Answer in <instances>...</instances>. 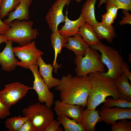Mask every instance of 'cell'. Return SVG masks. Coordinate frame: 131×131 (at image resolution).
I'll list each match as a JSON object with an SVG mask.
<instances>
[{"mask_svg": "<svg viewBox=\"0 0 131 131\" xmlns=\"http://www.w3.org/2000/svg\"><path fill=\"white\" fill-rule=\"evenodd\" d=\"M90 88L88 75L73 77L69 74L62 77L55 89L60 92L61 101L84 108L87 105Z\"/></svg>", "mask_w": 131, "mask_h": 131, "instance_id": "obj_1", "label": "cell"}, {"mask_svg": "<svg viewBox=\"0 0 131 131\" xmlns=\"http://www.w3.org/2000/svg\"><path fill=\"white\" fill-rule=\"evenodd\" d=\"M88 74L90 88L86 106L88 109H95L108 96H112L114 99L121 98L114 80L102 76L99 72Z\"/></svg>", "mask_w": 131, "mask_h": 131, "instance_id": "obj_2", "label": "cell"}, {"mask_svg": "<svg viewBox=\"0 0 131 131\" xmlns=\"http://www.w3.org/2000/svg\"><path fill=\"white\" fill-rule=\"evenodd\" d=\"M90 47L100 52V61L108 69L107 72H99L100 75L114 80L122 74L121 67L123 58L115 49L101 42Z\"/></svg>", "mask_w": 131, "mask_h": 131, "instance_id": "obj_3", "label": "cell"}, {"mask_svg": "<svg viewBox=\"0 0 131 131\" xmlns=\"http://www.w3.org/2000/svg\"><path fill=\"white\" fill-rule=\"evenodd\" d=\"M33 25L31 21L16 19L9 25L10 28L2 35L8 41L17 43L21 46L24 45L36 38L39 34L37 29L32 28Z\"/></svg>", "mask_w": 131, "mask_h": 131, "instance_id": "obj_4", "label": "cell"}, {"mask_svg": "<svg viewBox=\"0 0 131 131\" xmlns=\"http://www.w3.org/2000/svg\"><path fill=\"white\" fill-rule=\"evenodd\" d=\"M97 51L89 47L84 56H76L75 71L77 76H83L91 73L105 72L104 65L100 61V55Z\"/></svg>", "mask_w": 131, "mask_h": 131, "instance_id": "obj_5", "label": "cell"}, {"mask_svg": "<svg viewBox=\"0 0 131 131\" xmlns=\"http://www.w3.org/2000/svg\"><path fill=\"white\" fill-rule=\"evenodd\" d=\"M22 111L24 116L28 117L32 122L35 131H45L48 124L54 119L51 108L40 103L30 105Z\"/></svg>", "mask_w": 131, "mask_h": 131, "instance_id": "obj_6", "label": "cell"}, {"mask_svg": "<svg viewBox=\"0 0 131 131\" xmlns=\"http://www.w3.org/2000/svg\"><path fill=\"white\" fill-rule=\"evenodd\" d=\"M32 89V87L18 82L7 84L0 91V101L4 105L10 108L22 99L29 90Z\"/></svg>", "mask_w": 131, "mask_h": 131, "instance_id": "obj_7", "label": "cell"}, {"mask_svg": "<svg viewBox=\"0 0 131 131\" xmlns=\"http://www.w3.org/2000/svg\"><path fill=\"white\" fill-rule=\"evenodd\" d=\"M13 49L15 55L21 60L17 66L24 68L37 65L38 57L44 54L42 51L37 49L34 41L23 46L14 47Z\"/></svg>", "mask_w": 131, "mask_h": 131, "instance_id": "obj_8", "label": "cell"}, {"mask_svg": "<svg viewBox=\"0 0 131 131\" xmlns=\"http://www.w3.org/2000/svg\"><path fill=\"white\" fill-rule=\"evenodd\" d=\"M38 67V65L30 66L28 67L32 71L34 77L33 89L37 93L39 102L44 103L46 106L51 108L54 103V95L49 90L44 82L39 72Z\"/></svg>", "mask_w": 131, "mask_h": 131, "instance_id": "obj_9", "label": "cell"}, {"mask_svg": "<svg viewBox=\"0 0 131 131\" xmlns=\"http://www.w3.org/2000/svg\"><path fill=\"white\" fill-rule=\"evenodd\" d=\"M71 0H56L53 4L45 16V19L52 32L57 30L58 25L65 22L66 16L63 13L65 6Z\"/></svg>", "mask_w": 131, "mask_h": 131, "instance_id": "obj_10", "label": "cell"}, {"mask_svg": "<svg viewBox=\"0 0 131 131\" xmlns=\"http://www.w3.org/2000/svg\"><path fill=\"white\" fill-rule=\"evenodd\" d=\"M115 107L108 108L102 106L99 112L98 122L104 121L110 125L114 124L118 120L131 119V108Z\"/></svg>", "mask_w": 131, "mask_h": 131, "instance_id": "obj_11", "label": "cell"}, {"mask_svg": "<svg viewBox=\"0 0 131 131\" xmlns=\"http://www.w3.org/2000/svg\"><path fill=\"white\" fill-rule=\"evenodd\" d=\"M54 105V109L57 116L66 115L81 124L84 107L79 105L69 104L59 100L55 101Z\"/></svg>", "mask_w": 131, "mask_h": 131, "instance_id": "obj_12", "label": "cell"}, {"mask_svg": "<svg viewBox=\"0 0 131 131\" xmlns=\"http://www.w3.org/2000/svg\"><path fill=\"white\" fill-rule=\"evenodd\" d=\"M12 42L11 41H8L6 42L5 48L0 52V64L2 70L8 72L14 69L19 61L15 57L12 47Z\"/></svg>", "mask_w": 131, "mask_h": 131, "instance_id": "obj_13", "label": "cell"}, {"mask_svg": "<svg viewBox=\"0 0 131 131\" xmlns=\"http://www.w3.org/2000/svg\"><path fill=\"white\" fill-rule=\"evenodd\" d=\"M37 63L39 68V72L49 88L57 86L60 83V80L53 77L52 73L53 67L51 64L46 63L41 56L38 57Z\"/></svg>", "mask_w": 131, "mask_h": 131, "instance_id": "obj_14", "label": "cell"}, {"mask_svg": "<svg viewBox=\"0 0 131 131\" xmlns=\"http://www.w3.org/2000/svg\"><path fill=\"white\" fill-rule=\"evenodd\" d=\"M67 15V10L65 24L59 30V33L61 35L66 37L79 34L80 27L86 22L84 17L81 13L78 19L74 21L69 19Z\"/></svg>", "mask_w": 131, "mask_h": 131, "instance_id": "obj_15", "label": "cell"}, {"mask_svg": "<svg viewBox=\"0 0 131 131\" xmlns=\"http://www.w3.org/2000/svg\"><path fill=\"white\" fill-rule=\"evenodd\" d=\"M32 1V0H21L15 10L8 15V18L4 21V22L9 25L16 19L20 21L28 20L29 17V8Z\"/></svg>", "mask_w": 131, "mask_h": 131, "instance_id": "obj_16", "label": "cell"}, {"mask_svg": "<svg viewBox=\"0 0 131 131\" xmlns=\"http://www.w3.org/2000/svg\"><path fill=\"white\" fill-rule=\"evenodd\" d=\"M50 40L51 46L55 51L54 58L52 66L54 68V72L56 73L57 69L61 66L57 63V56L60 54L62 48L65 47L67 41V37L61 35L58 30L52 32Z\"/></svg>", "mask_w": 131, "mask_h": 131, "instance_id": "obj_17", "label": "cell"}, {"mask_svg": "<svg viewBox=\"0 0 131 131\" xmlns=\"http://www.w3.org/2000/svg\"><path fill=\"white\" fill-rule=\"evenodd\" d=\"M73 36L67 37V41L65 47L73 52L76 56H84L87 49L90 47L80 34Z\"/></svg>", "mask_w": 131, "mask_h": 131, "instance_id": "obj_18", "label": "cell"}, {"mask_svg": "<svg viewBox=\"0 0 131 131\" xmlns=\"http://www.w3.org/2000/svg\"><path fill=\"white\" fill-rule=\"evenodd\" d=\"M99 111L95 109H83L81 124L86 131H95L96 125L99 119Z\"/></svg>", "mask_w": 131, "mask_h": 131, "instance_id": "obj_19", "label": "cell"}, {"mask_svg": "<svg viewBox=\"0 0 131 131\" xmlns=\"http://www.w3.org/2000/svg\"><path fill=\"white\" fill-rule=\"evenodd\" d=\"M92 26L99 39H105L108 42L112 43L114 39L116 36L115 28L112 25L106 26L102 22H97Z\"/></svg>", "mask_w": 131, "mask_h": 131, "instance_id": "obj_20", "label": "cell"}, {"mask_svg": "<svg viewBox=\"0 0 131 131\" xmlns=\"http://www.w3.org/2000/svg\"><path fill=\"white\" fill-rule=\"evenodd\" d=\"M79 34L90 47L101 42L93 26L86 22L80 27Z\"/></svg>", "mask_w": 131, "mask_h": 131, "instance_id": "obj_21", "label": "cell"}, {"mask_svg": "<svg viewBox=\"0 0 131 131\" xmlns=\"http://www.w3.org/2000/svg\"><path fill=\"white\" fill-rule=\"evenodd\" d=\"M129 80L122 73L114 81L120 92L121 98L131 102V86Z\"/></svg>", "mask_w": 131, "mask_h": 131, "instance_id": "obj_22", "label": "cell"}, {"mask_svg": "<svg viewBox=\"0 0 131 131\" xmlns=\"http://www.w3.org/2000/svg\"><path fill=\"white\" fill-rule=\"evenodd\" d=\"M98 0H86L83 5L81 13L83 16L86 23L93 26L98 22L95 14V6Z\"/></svg>", "mask_w": 131, "mask_h": 131, "instance_id": "obj_23", "label": "cell"}, {"mask_svg": "<svg viewBox=\"0 0 131 131\" xmlns=\"http://www.w3.org/2000/svg\"><path fill=\"white\" fill-rule=\"evenodd\" d=\"M57 119L63 125L65 131H86L81 124L66 115H57Z\"/></svg>", "mask_w": 131, "mask_h": 131, "instance_id": "obj_24", "label": "cell"}, {"mask_svg": "<svg viewBox=\"0 0 131 131\" xmlns=\"http://www.w3.org/2000/svg\"><path fill=\"white\" fill-rule=\"evenodd\" d=\"M29 119L28 117L20 115L8 118L5 122L6 128L9 131H19L23 124Z\"/></svg>", "mask_w": 131, "mask_h": 131, "instance_id": "obj_25", "label": "cell"}, {"mask_svg": "<svg viewBox=\"0 0 131 131\" xmlns=\"http://www.w3.org/2000/svg\"><path fill=\"white\" fill-rule=\"evenodd\" d=\"M21 0H2L0 8V16L4 18L12 12L20 3Z\"/></svg>", "mask_w": 131, "mask_h": 131, "instance_id": "obj_26", "label": "cell"}, {"mask_svg": "<svg viewBox=\"0 0 131 131\" xmlns=\"http://www.w3.org/2000/svg\"><path fill=\"white\" fill-rule=\"evenodd\" d=\"M103 103L104 106L108 108H111L114 106L123 108H131V102L122 98L116 99L110 98H106L105 101Z\"/></svg>", "mask_w": 131, "mask_h": 131, "instance_id": "obj_27", "label": "cell"}, {"mask_svg": "<svg viewBox=\"0 0 131 131\" xmlns=\"http://www.w3.org/2000/svg\"><path fill=\"white\" fill-rule=\"evenodd\" d=\"M106 7H115L118 9L131 11V0H106Z\"/></svg>", "mask_w": 131, "mask_h": 131, "instance_id": "obj_28", "label": "cell"}, {"mask_svg": "<svg viewBox=\"0 0 131 131\" xmlns=\"http://www.w3.org/2000/svg\"><path fill=\"white\" fill-rule=\"evenodd\" d=\"M117 123L112 124V131H131V122L126 119L120 120Z\"/></svg>", "mask_w": 131, "mask_h": 131, "instance_id": "obj_29", "label": "cell"}, {"mask_svg": "<svg viewBox=\"0 0 131 131\" xmlns=\"http://www.w3.org/2000/svg\"><path fill=\"white\" fill-rule=\"evenodd\" d=\"M102 23L105 26H111L115 18L109 12L107 11L102 16Z\"/></svg>", "mask_w": 131, "mask_h": 131, "instance_id": "obj_30", "label": "cell"}, {"mask_svg": "<svg viewBox=\"0 0 131 131\" xmlns=\"http://www.w3.org/2000/svg\"><path fill=\"white\" fill-rule=\"evenodd\" d=\"M60 124L58 121L54 119L48 125L45 131H62L63 129L59 127Z\"/></svg>", "mask_w": 131, "mask_h": 131, "instance_id": "obj_31", "label": "cell"}, {"mask_svg": "<svg viewBox=\"0 0 131 131\" xmlns=\"http://www.w3.org/2000/svg\"><path fill=\"white\" fill-rule=\"evenodd\" d=\"M19 131H35L34 126L29 119L22 125Z\"/></svg>", "mask_w": 131, "mask_h": 131, "instance_id": "obj_32", "label": "cell"}, {"mask_svg": "<svg viewBox=\"0 0 131 131\" xmlns=\"http://www.w3.org/2000/svg\"><path fill=\"white\" fill-rule=\"evenodd\" d=\"M9 109L4 105L0 101V119H4L11 115Z\"/></svg>", "mask_w": 131, "mask_h": 131, "instance_id": "obj_33", "label": "cell"}, {"mask_svg": "<svg viewBox=\"0 0 131 131\" xmlns=\"http://www.w3.org/2000/svg\"><path fill=\"white\" fill-rule=\"evenodd\" d=\"M124 16L122 17V20L119 22V25H123L127 24H131V15L128 11L123 10Z\"/></svg>", "mask_w": 131, "mask_h": 131, "instance_id": "obj_34", "label": "cell"}, {"mask_svg": "<svg viewBox=\"0 0 131 131\" xmlns=\"http://www.w3.org/2000/svg\"><path fill=\"white\" fill-rule=\"evenodd\" d=\"M122 73L124 74L131 81V73L129 70V67L127 63L123 61L121 67Z\"/></svg>", "mask_w": 131, "mask_h": 131, "instance_id": "obj_35", "label": "cell"}, {"mask_svg": "<svg viewBox=\"0 0 131 131\" xmlns=\"http://www.w3.org/2000/svg\"><path fill=\"white\" fill-rule=\"evenodd\" d=\"M0 16V34H4L10 28V26L2 21Z\"/></svg>", "mask_w": 131, "mask_h": 131, "instance_id": "obj_36", "label": "cell"}, {"mask_svg": "<svg viewBox=\"0 0 131 131\" xmlns=\"http://www.w3.org/2000/svg\"><path fill=\"white\" fill-rule=\"evenodd\" d=\"M107 11L110 12L116 19L117 18V11L118 9L115 7L110 6L106 8Z\"/></svg>", "mask_w": 131, "mask_h": 131, "instance_id": "obj_37", "label": "cell"}, {"mask_svg": "<svg viewBox=\"0 0 131 131\" xmlns=\"http://www.w3.org/2000/svg\"><path fill=\"white\" fill-rule=\"evenodd\" d=\"M8 41L2 35H0V44L3 42H6Z\"/></svg>", "mask_w": 131, "mask_h": 131, "instance_id": "obj_38", "label": "cell"}, {"mask_svg": "<svg viewBox=\"0 0 131 131\" xmlns=\"http://www.w3.org/2000/svg\"><path fill=\"white\" fill-rule=\"evenodd\" d=\"M106 0H100L98 7L99 8H100L103 4L105 3Z\"/></svg>", "mask_w": 131, "mask_h": 131, "instance_id": "obj_39", "label": "cell"}, {"mask_svg": "<svg viewBox=\"0 0 131 131\" xmlns=\"http://www.w3.org/2000/svg\"><path fill=\"white\" fill-rule=\"evenodd\" d=\"M129 58L128 59L129 61H130V62H131V54H129Z\"/></svg>", "mask_w": 131, "mask_h": 131, "instance_id": "obj_40", "label": "cell"}, {"mask_svg": "<svg viewBox=\"0 0 131 131\" xmlns=\"http://www.w3.org/2000/svg\"><path fill=\"white\" fill-rule=\"evenodd\" d=\"M78 3H79L82 1V0H75Z\"/></svg>", "mask_w": 131, "mask_h": 131, "instance_id": "obj_41", "label": "cell"}, {"mask_svg": "<svg viewBox=\"0 0 131 131\" xmlns=\"http://www.w3.org/2000/svg\"><path fill=\"white\" fill-rule=\"evenodd\" d=\"M2 0H0V8L1 6Z\"/></svg>", "mask_w": 131, "mask_h": 131, "instance_id": "obj_42", "label": "cell"}, {"mask_svg": "<svg viewBox=\"0 0 131 131\" xmlns=\"http://www.w3.org/2000/svg\"></svg>", "mask_w": 131, "mask_h": 131, "instance_id": "obj_43", "label": "cell"}]
</instances>
